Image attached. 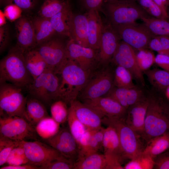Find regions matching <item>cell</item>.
<instances>
[{"mask_svg": "<svg viewBox=\"0 0 169 169\" xmlns=\"http://www.w3.org/2000/svg\"><path fill=\"white\" fill-rule=\"evenodd\" d=\"M58 74L60 75L61 78L58 100L70 105L76 100L88 81L90 72L84 70L75 62L67 59Z\"/></svg>", "mask_w": 169, "mask_h": 169, "instance_id": "1", "label": "cell"}, {"mask_svg": "<svg viewBox=\"0 0 169 169\" xmlns=\"http://www.w3.org/2000/svg\"><path fill=\"white\" fill-rule=\"evenodd\" d=\"M155 92L148 95L149 104L142 138L147 141L153 138L169 133V117L165 99Z\"/></svg>", "mask_w": 169, "mask_h": 169, "instance_id": "2", "label": "cell"}, {"mask_svg": "<svg viewBox=\"0 0 169 169\" xmlns=\"http://www.w3.org/2000/svg\"><path fill=\"white\" fill-rule=\"evenodd\" d=\"M100 11L105 15L106 22L111 26L129 23L139 19L152 17L135 0H104Z\"/></svg>", "mask_w": 169, "mask_h": 169, "instance_id": "3", "label": "cell"}, {"mask_svg": "<svg viewBox=\"0 0 169 169\" xmlns=\"http://www.w3.org/2000/svg\"><path fill=\"white\" fill-rule=\"evenodd\" d=\"M33 81L26 68L24 53L14 48L1 60L0 83L8 82L22 88Z\"/></svg>", "mask_w": 169, "mask_h": 169, "instance_id": "4", "label": "cell"}, {"mask_svg": "<svg viewBox=\"0 0 169 169\" xmlns=\"http://www.w3.org/2000/svg\"><path fill=\"white\" fill-rule=\"evenodd\" d=\"M102 123L116 131L125 158L131 160L142 153L144 147L140 140L141 137L127 125L124 119L104 118Z\"/></svg>", "mask_w": 169, "mask_h": 169, "instance_id": "5", "label": "cell"}, {"mask_svg": "<svg viewBox=\"0 0 169 169\" xmlns=\"http://www.w3.org/2000/svg\"><path fill=\"white\" fill-rule=\"evenodd\" d=\"M27 101L22 92V88L9 83H0V116H16L28 121L26 112Z\"/></svg>", "mask_w": 169, "mask_h": 169, "instance_id": "6", "label": "cell"}, {"mask_svg": "<svg viewBox=\"0 0 169 169\" xmlns=\"http://www.w3.org/2000/svg\"><path fill=\"white\" fill-rule=\"evenodd\" d=\"M35 127L19 116H3L0 118V136L16 141L38 140Z\"/></svg>", "mask_w": 169, "mask_h": 169, "instance_id": "7", "label": "cell"}, {"mask_svg": "<svg viewBox=\"0 0 169 169\" xmlns=\"http://www.w3.org/2000/svg\"><path fill=\"white\" fill-rule=\"evenodd\" d=\"M59 79L51 70L48 69L26 88L35 98L46 103L58 100Z\"/></svg>", "mask_w": 169, "mask_h": 169, "instance_id": "8", "label": "cell"}, {"mask_svg": "<svg viewBox=\"0 0 169 169\" xmlns=\"http://www.w3.org/2000/svg\"><path fill=\"white\" fill-rule=\"evenodd\" d=\"M111 26L120 40L138 51L148 48L150 41L155 36L143 23L135 22Z\"/></svg>", "mask_w": 169, "mask_h": 169, "instance_id": "9", "label": "cell"}, {"mask_svg": "<svg viewBox=\"0 0 169 169\" xmlns=\"http://www.w3.org/2000/svg\"><path fill=\"white\" fill-rule=\"evenodd\" d=\"M20 143L28 160V164L39 169L62 155L48 144L38 140L22 141Z\"/></svg>", "mask_w": 169, "mask_h": 169, "instance_id": "10", "label": "cell"}, {"mask_svg": "<svg viewBox=\"0 0 169 169\" xmlns=\"http://www.w3.org/2000/svg\"><path fill=\"white\" fill-rule=\"evenodd\" d=\"M111 62L126 68L137 82L142 86L145 85L143 71L138 65L134 49L131 46L120 41Z\"/></svg>", "mask_w": 169, "mask_h": 169, "instance_id": "11", "label": "cell"}, {"mask_svg": "<svg viewBox=\"0 0 169 169\" xmlns=\"http://www.w3.org/2000/svg\"><path fill=\"white\" fill-rule=\"evenodd\" d=\"M36 49L47 64L48 69L58 74L67 58L66 45L60 40L49 39Z\"/></svg>", "mask_w": 169, "mask_h": 169, "instance_id": "12", "label": "cell"}, {"mask_svg": "<svg viewBox=\"0 0 169 169\" xmlns=\"http://www.w3.org/2000/svg\"><path fill=\"white\" fill-rule=\"evenodd\" d=\"M114 86V74L109 70L104 71L89 79L80 92V98L84 100L105 96Z\"/></svg>", "mask_w": 169, "mask_h": 169, "instance_id": "13", "label": "cell"}, {"mask_svg": "<svg viewBox=\"0 0 169 169\" xmlns=\"http://www.w3.org/2000/svg\"><path fill=\"white\" fill-rule=\"evenodd\" d=\"M47 144L58 151L62 155L74 163L79 155V147L69 127L60 128L53 136L44 140Z\"/></svg>", "mask_w": 169, "mask_h": 169, "instance_id": "14", "label": "cell"}, {"mask_svg": "<svg viewBox=\"0 0 169 169\" xmlns=\"http://www.w3.org/2000/svg\"><path fill=\"white\" fill-rule=\"evenodd\" d=\"M66 52L67 59L73 60L87 71L90 72L95 64L98 61V50L80 45L72 38H69L66 44Z\"/></svg>", "mask_w": 169, "mask_h": 169, "instance_id": "15", "label": "cell"}, {"mask_svg": "<svg viewBox=\"0 0 169 169\" xmlns=\"http://www.w3.org/2000/svg\"><path fill=\"white\" fill-rule=\"evenodd\" d=\"M89 106L101 117L125 119L127 109L113 99L103 96L92 100H84V103Z\"/></svg>", "mask_w": 169, "mask_h": 169, "instance_id": "16", "label": "cell"}, {"mask_svg": "<svg viewBox=\"0 0 169 169\" xmlns=\"http://www.w3.org/2000/svg\"><path fill=\"white\" fill-rule=\"evenodd\" d=\"M120 39L112 26L106 22L101 36L98 50V61L107 65L111 61Z\"/></svg>", "mask_w": 169, "mask_h": 169, "instance_id": "17", "label": "cell"}, {"mask_svg": "<svg viewBox=\"0 0 169 169\" xmlns=\"http://www.w3.org/2000/svg\"><path fill=\"white\" fill-rule=\"evenodd\" d=\"M148 104V95H145L127 109L124 119L127 125L141 138L144 133L145 120Z\"/></svg>", "mask_w": 169, "mask_h": 169, "instance_id": "18", "label": "cell"}, {"mask_svg": "<svg viewBox=\"0 0 169 169\" xmlns=\"http://www.w3.org/2000/svg\"><path fill=\"white\" fill-rule=\"evenodd\" d=\"M102 148L107 161L110 163H121L125 158L118 134L112 126L105 128Z\"/></svg>", "mask_w": 169, "mask_h": 169, "instance_id": "19", "label": "cell"}, {"mask_svg": "<svg viewBox=\"0 0 169 169\" xmlns=\"http://www.w3.org/2000/svg\"><path fill=\"white\" fill-rule=\"evenodd\" d=\"M17 44L14 48L24 53L36 45L33 22L25 17H21L15 23Z\"/></svg>", "mask_w": 169, "mask_h": 169, "instance_id": "20", "label": "cell"}, {"mask_svg": "<svg viewBox=\"0 0 169 169\" xmlns=\"http://www.w3.org/2000/svg\"><path fill=\"white\" fill-rule=\"evenodd\" d=\"M69 25L70 37L77 44L85 47H89L88 41V24L86 13L71 15Z\"/></svg>", "mask_w": 169, "mask_h": 169, "instance_id": "21", "label": "cell"}, {"mask_svg": "<svg viewBox=\"0 0 169 169\" xmlns=\"http://www.w3.org/2000/svg\"><path fill=\"white\" fill-rule=\"evenodd\" d=\"M142 89L136 86L130 88L114 86L105 96L110 97L127 109L144 97Z\"/></svg>", "mask_w": 169, "mask_h": 169, "instance_id": "22", "label": "cell"}, {"mask_svg": "<svg viewBox=\"0 0 169 169\" xmlns=\"http://www.w3.org/2000/svg\"><path fill=\"white\" fill-rule=\"evenodd\" d=\"M70 105L73 107L78 119L87 129L95 130L102 127V118L92 108L76 100Z\"/></svg>", "mask_w": 169, "mask_h": 169, "instance_id": "23", "label": "cell"}, {"mask_svg": "<svg viewBox=\"0 0 169 169\" xmlns=\"http://www.w3.org/2000/svg\"><path fill=\"white\" fill-rule=\"evenodd\" d=\"M99 12L97 10H92L86 12L88 20L89 47L98 51L104 25Z\"/></svg>", "mask_w": 169, "mask_h": 169, "instance_id": "24", "label": "cell"}, {"mask_svg": "<svg viewBox=\"0 0 169 169\" xmlns=\"http://www.w3.org/2000/svg\"><path fill=\"white\" fill-rule=\"evenodd\" d=\"M26 68L33 80L48 69L47 64L36 49L24 54Z\"/></svg>", "mask_w": 169, "mask_h": 169, "instance_id": "25", "label": "cell"}, {"mask_svg": "<svg viewBox=\"0 0 169 169\" xmlns=\"http://www.w3.org/2000/svg\"><path fill=\"white\" fill-rule=\"evenodd\" d=\"M72 13L71 6L68 3L61 11L49 19L56 32L69 38L70 33L69 23Z\"/></svg>", "mask_w": 169, "mask_h": 169, "instance_id": "26", "label": "cell"}, {"mask_svg": "<svg viewBox=\"0 0 169 169\" xmlns=\"http://www.w3.org/2000/svg\"><path fill=\"white\" fill-rule=\"evenodd\" d=\"M169 149V133H166L148 140L142 153L155 159Z\"/></svg>", "mask_w": 169, "mask_h": 169, "instance_id": "27", "label": "cell"}, {"mask_svg": "<svg viewBox=\"0 0 169 169\" xmlns=\"http://www.w3.org/2000/svg\"><path fill=\"white\" fill-rule=\"evenodd\" d=\"M35 34L36 45H40L49 40L56 33L49 19L41 17L33 22Z\"/></svg>", "mask_w": 169, "mask_h": 169, "instance_id": "28", "label": "cell"}, {"mask_svg": "<svg viewBox=\"0 0 169 169\" xmlns=\"http://www.w3.org/2000/svg\"><path fill=\"white\" fill-rule=\"evenodd\" d=\"M107 166L104 154L97 152L78 159L73 169H107Z\"/></svg>", "mask_w": 169, "mask_h": 169, "instance_id": "29", "label": "cell"}, {"mask_svg": "<svg viewBox=\"0 0 169 169\" xmlns=\"http://www.w3.org/2000/svg\"><path fill=\"white\" fill-rule=\"evenodd\" d=\"M26 112L28 121L34 127L41 120L48 116L45 106L35 98L27 100Z\"/></svg>", "mask_w": 169, "mask_h": 169, "instance_id": "30", "label": "cell"}, {"mask_svg": "<svg viewBox=\"0 0 169 169\" xmlns=\"http://www.w3.org/2000/svg\"><path fill=\"white\" fill-rule=\"evenodd\" d=\"M150 83L157 90L165 91L169 86V72L164 70L155 69L144 71Z\"/></svg>", "mask_w": 169, "mask_h": 169, "instance_id": "31", "label": "cell"}, {"mask_svg": "<svg viewBox=\"0 0 169 169\" xmlns=\"http://www.w3.org/2000/svg\"><path fill=\"white\" fill-rule=\"evenodd\" d=\"M60 124L51 117H46L41 120L35 127L38 135L45 140L55 135L59 131Z\"/></svg>", "mask_w": 169, "mask_h": 169, "instance_id": "32", "label": "cell"}, {"mask_svg": "<svg viewBox=\"0 0 169 169\" xmlns=\"http://www.w3.org/2000/svg\"><path fill=\"white\" fill-rule=\"evenodd\" d=\"M141 20L149 32L155 36L169 37V22L167 20L153 17L144 18Z\"/></svg>", "mask_w": 169, "mask_h": 169, "instance_id": "33", "label": "cell"}, {"mask_svg": "<svg viewBox=\"0 0 169 169\" xmlns=\"http://www.w3.org/2000/svg\"><path fill=\"white\" fill-rule=\"evenodd\" d=\"M68 3L64 0H45L38 14L41 17L50 19L61 11Z\"/></svg>", "mask_w": 169, "mask_h": 169, "instance_id": "34", "label": "cell"}, {"mask_svg": "<svg viewBox=\"0 0 169 169\" xmlns=\"http://www.w3.org/2000/svg\"><path fill=\"white\" fill-rule=\"evenodd\" d=\"M67 122L69 130L78 144L81 136L87 129L78 119L71 105L68 108Z\"/></svg>", "mask_w": 169, "mask_h": 169, "instance_id": "35", "label": "cell"}, {"mask_svg": "<svg viewBox=\"0 0 169 169\" xmlns=\"http://www.w3.org/2000/svg\"><path fill=\"white\" fill-rule=\"evenodd\" d=\"M131 73L125 68L117 65L114 73V83L115 86L119 88H130L135 85L133 81Z\"/></svg>", "mask_w": 169, "mask_h": 169, "instance_id": "36", "label": "cell"}, {"mask_svg": "<svg viewBox=\"0 0 169 169\" xmlns=\"http://www.w3.org/2000/svg\"><path fill=\"white\" fill-rule=\"evenodd\" d=\"M68 108L64 101L61 100L55 101L50 107L51 117L60 125L65 123L67 121Z\"/></svg>", "mask_w": 169, "mask_h": 169, "instance_id": "37", "label": "cell"}, {"mask_svg": "<svg viewBox=\"0 0 169 169\" xmlns=\"http://www.w3.org/2000/svg\"><path fill=\"white\" fill-rule=\"evenodd\" d=\"M154 158L142 153L130 160L123 167L124 169H151L154 168Z\"/></svg>", "mask_w": 169, "mask_h": 169, "instance_id": "38", "label": "cell"}, {"mask_svg": "<svg viewBox=\"0 0 169 169\" xmlns=\"http://www.w3.org/2000/svg\"><path fill=\"white\" fill-rule=\"evenodd\" d=\"M28 161L24 149L19 142L10 153L6 161L8 165L16 166L28 164Z\"/></svg>", "mask_w": 169, "mask_h": 169, "instance_id": "39", "label": "cell"}, {"mask_svg": "<svg viewBox=\"0 0 169 169\" xmlns=\"http://www.w3.org/2000/svg\"><path fill=\"white\" fill-rule=\"evenodd\" d=\"M135 0L151 16L168 20V16L164 14L153 0Z\"/></svg>", "mask_w": 169, "mask_h": 169, "instance_id": "40", "label": "cell"}, {"mask_svg": "<svg viewBox=\"0 0 169 169\" xmlns=\"http://www.w3.org/2000/svg\"><path fill=\"white\" fill-rule=\"evenodd\" d=\"M136 58L138 65L142 71L149 69L155 63L154 54L146 49L139 50L136 54Z\"/></svg>", "mask_w": 169, "mask_h": 169, "instance_id": "41", "label": "cell"}, {"mask_svg": "<svg viewBox=\"0 0 169 169\" xmlns=\"http://www.w3.org/2000/svg\"><path fill=\"white\" fill-rule=\"evenodd\" d=\"M20 141L0 136V166L6 163L8 158L12 149Z\"/></svg>", "mask_w": 169, "mask_h": 169, "instance_id": "42", "label": "cell"}, {"mask_svg": "<svg viewBox=\"0 0 169 169\" xmlns=\"http://www.w3.org/2000/svg\"><path fill=\"white\" fill-rule=\"evenodd\" d=\"M105 128L102 127L92 130L90 138L89 154L98 152L102 148Z\"/></svg>", "mask_w": 169, "mask_h": 169, "instance_id": "43", "label": "cell"}, {"mask_svg": "<svg viewBox=\"0 0 169 169\" xmlns=\"http://www.w3.org/2000/svg\"><path fill=\"white\" fill-rule=\"evenodd\" d=\"M74 162L62 155L46 165L42 169H73Z\"/></svg>", "mask_w": 169, "mask_h": 169, "instance_id": "44", "label": "cell"}, {"mask_svg": "<svg viewBox=\"0 0 169 169\" xmlns=\"http://www.w3.org/2000/svg\"><path fill=\"white\" fill-rule=\"evenodd\" d=\"M92 132V130L87 129L80 138L78 143L79 155L77 159L89 154L90 143Z\"/></svg>", "mask_w": 169, "mask_h": 169, "instance_id": "45", "label": "cell"}, {"mask_svg": "<svg viewBox=\"0 0 169 169\" xmlns=\"http://www.w3.org/2000/svg\"><path fill=\"white\" fill-rule=\"evenodd\" d=\"M22 9L15 4L6 6L4 13L6 18L11 21H14L21 18Z\"/></svg>", "mask_w": 169, "mask_h": 169, "instance_id": "46", "label": "cell"}, {"mask_svg": "<svg viewBox=\"0 0 169 169\" xmlns=\"http://www.w3.org/2000/svg\"><path fill=\"white\" fill-rule=\"evenodd\" d=\"M154 167L157 169H169V151L167 150L155 159Z\"/></svg>", "mask_w": 169, "mask_h": 169, "instance_id": "47", "label": "cell"}, {"mask_svg": "<svg viewBox=\"0 0 169 169\" xmlns=\"http://www.w3.org/2000/svg\"><path fill=\"white\" fill-rule=\"evenodd\" d=\"M82 7L86 11L97 10L100 11L104 0H78Z\"/></svg>", "mask_w": 169, "mask_h": 169, "instance_id": "48", "label": "cell"}, {"mask_svg": "<svg viewBox=\"0 0 169 169\" xmlns=\"http://www.w3.org/2000/svg\"><path fill=\"white\" fill-rule=\"evenodd\" d=\"M155 63L164 70L169 72V56L158 54L155 56Z\"/></svg>", "mask_w": 169, "mask_h": 169, "instance_id": "49", "label": "cell"}, {"mask_svg": "<svg viewBox=\"0 0 169 169\" xmlns=\"http://www.w3.org/2000/svg\"><path fill=\"white\" fill-rule=\"evenodd\" d=\"M148 47L157 52L158 54H164L165 52L158 36L153 37L150 41Z\"/></svg>", "mask_w": 169, "mask_h": 169, "instance_id": "50", "label": "cell"}, {"mask_svg": "<svg viewBox=\"0 0 169 169\" xmlns=\"http://www.w3.org/2000/svg\"><path fill=\"white\" fill-rule=\"evenodd\" d=\"M8 32L5 25L0 27V50L2 52L6 47L8 41Z\"/></svg>", "mask_w": 169, "mask_h": 169, "instance_id": "51", "label": "cell"}, {"mask_svg": "<svg viewBox=\"0 0 169 169\" xmlns=\"http://www.w3.org/2000/svg\"><path fill=\"white\" fill-rule=\"evenodd\" d=\"M15 4L22 9L31 8L33 5L35 0H13Z\"/></svg>", "mask_w": 169, "mask_h": 169, "instance_id": "52", "label": "cell"}, {"mask_svg": "<svg viewBox=\"0 0 169 169\" xmlns=\"http://www.w3.org/2000/svg\"><path fill=\"white\" fill-rule=\"evenodd\" d=\"M164 50L165 54L169 56V37L158 36Z\"/></svg>", "mask_w": 169, "mask_h": 169, "instance_id": "53", "label": "cell"}, {"mask_svg": "<svg viewBox=\"0 0 169 169\" xmlns=\"http://www.w3.org/2000/svg\"><path fill=\"white\" fill-rule=\"evenodd\" d=\"M0 169H37V166L29 164L16 166L8 165L1 167Z\"/></svg>", "mask_w": 169, "mask_h": 169, "instance_id": "54", "label": "cell"}, {"mask_svg": "<svg viewBox=\"0 0 169 169\" xmlns=\"http://www.w3.org/2000/svg\"><path fill=\"white\" fill-rule=\"evenodd\" d=\"M161 9L164 14L168 16L169 3L168 0H153Z\"/></svg>", "mask_w": 169, "mask_h": 169, "instance_id": "55", "label": "cell"}, {"mask_svg": "<svg viewBox=\"0 0 169 169\" xmlns=\"http://www.w3.org/2000/svg\"><path fill=\"white\" fill-rule=\"evenodd\" d=\"M6 16L2 11H0V26H2L4 25L6 23Z\"/></svg>", "mask_w": 169, "mask_h": 169, "instance_id": "56", "label": "cell"}, {"mask_svg": "<svg viewBox=\"0 0 169 169\" xmlns=\"http://www.w3.org/2000/svg\"><path fill=\"white\" fill-rule=\"evenodd\" d=\"M165 94L167 99L169 100V86L167 88L166 90Z\"/></svg>", "mask_w": 169, "mask_h": 169, "instance_id": "57", "label": "cell"}, {"mask_svg": "<svg viewBox=\"0 0 169 169\" xmlns=\"http://www.w3.org/2000/svg\"><path fill=\"white\" fill-rule=\"evenodd\" d=\"M167 113L169 117V103H167Z\"/></svg>", "mask_w": 169, "mask_h": 169, "instance_id": "58", "label": "cell"}, {"mask_svg": "<svg viewBox=\"0 0 169 169\" xmlns=\"http://www.w3.org/2000/svg\"><path fill=\"white\" fill-rule=\"evenodd\" d=\"M168 20L169 21V6L168 12Z\"/></svg>", "mask_w": 169, "mask_h": 169, "instance_id": "59", "label": "cell"}, {"mask_svg": "<svg viewBox=\"0 0 169 169\" xmlns=\"http://www.w3.org/2000/svg\"></svg>", "mask_w": 169, "mask_h": 169, "instance_id": "60", "label": "cell"}, {"mask_svg": "<svg viewBox=\"0 0 169 169\" xmlns=\"http://www.w3.org/2000/svg\"><path fill=\"white\" fill-rule=\"evenodd\" d=\"M168 1L169 3V0H168Z\"/></svg>", "mask_w": 169, "mask_h": 169, "instance_id": "61", "label": "cell"}, {"mask_svg": "<svg viewBox=\"0 0 169 169\" xmlns=\"http://www.w3.org/2000/svg\"><path fill=\"white\" fill-rule=\"evenodd\" d=\"M168 151H169V149L168 150H167Z\"/></svg>", "mask_w": 169, "mask_h": 169, "instance_id": "62", "label": "cell"}, {"mask_svg": "<svg viewBox=\"0 0 169 169\" xmlns=\"http://www.w3.org/2000/svg\"><path fill=\"white\" fill-rule=\"evenodd\" d=\"M1 1L2 0H0Z\"/></svg>", "mask_w": 169, "mask_h": 169, "instance_id": "63", "label": "cell"}]
</instances>
